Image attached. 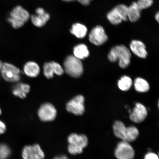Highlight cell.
Here are the masks:
<instances>
[{
	"mask_svg": "<svg viewBox=\"0 0 159 159\" xmlns=\"http://www.w3.org/2000/svg\"><path fill=\"white\" fill-rule=\"evenodd\" d=\"M30 17L28 11L21 6H18L11 11L8 21L14 28L17 29L23 27Z\"/></svg>",
	"mask_w": 159,
	"mask_h": 159,
	"instance_id": "obj_2",
	"label": "cell"
},
{
	"mask_svg": "<svg viewBox=\"0 0 159 159\" xmlns=\"http://www.w3.org/2000/svg\"><path fill=\"white\" fill-rule=\"evenodd\" d=\"M19 86L20 87L24 92H25L26 94L27 93H29L30 91V85L27 84H23V83H20V84H19Z\"/></svg>",
	"mask_w": 159,
	"mask_h": 159,
	"instance_id": "obj_30",
	"label": "cell"
},
{
	"mask_svg": "<svg viewBox=\"0 0 159 159\" xmlns=\"http://www.w3.org/2000/svg\"><path fill=\"white\" fill-rule=\"evenodd\" d=\"M1 114V109H0V115Z\"/></svg>",
	"mask_w": 159,
	"mask_h": 159,
	"instance_id": "obj_38",
	"label": "cell"
},
{
	"mask_svg": "<svg viewBox=\"0 0 159 159\" xmlns=\"http://www.w3.org/2000/svg\"><path fill=\"white\" fill-rule=\"evenodd\" d=\"M69 144L75 145L84 149L88 145V139L85 135L73 133L69 135L67 139Z\"/></svg>",
	"mask_w": 159,
	"mask_h": 159,
	"instance_id": "obj_12",
	"label": "cell"
},
{
	"mask_svg": "<svg viewBox=\"0 0 159 159\" xmlns=\"http://www.w3.org/2000/svg\"><path fill=\"white\" fill-rule=\"evenodd\" d=\"M144 159H159V158L158 155L155 153L150 152L145 155Z\"/></svg>",
	"mask_w": 159,
	"mask_h": 159,
	"instance_id": "obj_31",
	"label": "cell"
},
{
	"mask_svg": "<svg viewBox=\"0 0 159 159\" xmlns=\"http://www.w3.org/2000/svg\"><path fill=\"white\" fill-rule=\"evenodd\" d=\"M114 8L122 19L123 21L128 20V7L124 4L117 5Z\"/></svg>",
	"mask_w": 159,
	"mask_h": 159,
	"instance_id": "obj_23",
	"label": "cell"
},
{
	"mask_svg": "<svg viewBox=\"0 0 159 159\" xmlns=\"http://www.w3.org/2000/svg\"><path fill=\"white\" fill-rule=\"evenodd\" d=\"M134 87L135 90L139 93L147 92L150 89V85L148 81L140 77L135 80Z\"/></svg>",
	"mask_w": 159,
	"mask_h": 159,
	"instance_id": "obj_20",
	"label": "cell"
},
{
	"mask_svg": "<svg viewBox=\"0 0 159 159\" xmlns=\"http://www.w3.org/2000/svg\"><path fill=\"white\" fill-rule=\"evenodd\" d=\"M1 73L3 78L9 82H15L20 80V70L13 65L3 63Z\"/></svg>",
	"mask_w": 159,
	"mask_h": 159,
	"instance_id": "obj_6",
	"label": "cell"
},
{
	"mask_svg": "<svg viewBox=\"0 0 159 159\" xmlns=\"http://www.w3.org/2000/svg\"><path fill=\"white\" fill-rule=\"evenodd\" d=\"M84 102V98L82 95H77L67 103L66 110L77 116L82 115L85 112Z\"/></svg>",
	"mask_w": 159,
	"mask_h": 159,
	"instance_id": "obj_5",
	"label": "cell"
},
{
	"mask_svg": "<svg viewBox=\"0 0 159 159\" xmlns=\"http://www.w3.org/2000/svg\"><path fill=\"white\" fill-rule=\"evenodd\" d=\"M70 33L79 39H83L86 35L87 28L81 24L77 23L73 24L70 30Z\"/></svg>",
	"mask_w": 159,
	"mask_h": 159,
	"instance_id": "obj_17",
	"label": "cell"
},
{
	"mask_svg": "<svg viewBox=\"0 0 159 159\" xmlns=\"http://www.w3.org/2000/svg\"><path fill=\"white\" fill-rule=\"evenodd\" d=\"M11 153L8 147L3 144H0V159H6Z\"/></svg>",
	"mask_w": 159,
	"mask_h": 159,
	"instance_id": "obj_26",
	"label": "cell"
},
{
	"mask_svg": "<svg viewBox=\"0 0 159 159\" xmlns=\"http://www.w3.org/2000/svg\"><path fill=\"white\" fill-rule=\"evenodd\" d=\"M155 19H156V21L159 23V14L158 12L156 13V16H155Z\"/></svg>",
	"mask_w": 159,
	"mask_h": 159,
	"instance_id": "obj_35",
	"label": "cell"
},
{
	"mask_svg": "<svg viewBox=\"0 0 159 159\" xmlns=\"http://www.w3.org/2000/svg\"><path fill=\"white\" fill-rule=\"evenodd\" d=\"M130 115V120L136 124L142 123L148 116V111L146 107L140 103H137Z\"/></svg>",
	"mask_w": 159,
	"mask_h": 159,
	"instance_id": "obj_10",
	"label": "cell"
},
{
	"mask_svg": "<svg viewBox=\"0 0 159 159\" xmlns=\"http://www.w3.org/2000/svg\"><path fill=\"white\" fill-rule=\"evenodd\" d=\"M36 15L31 16L32 22L35 26L41 27L43 26L50 19V15L42 8H39L35 10Z\"/></svg>",
	"mask_w": 159,
	"mask_h": 159,
	"instance_id": "obj_11",
	"label": "cell"
},
{
	"mask_svg": "<svg viewBox=\"0 0 159 159\" xmlns=\"http://www.w3.org/2000/svg\"><path fill=\"white\" fill-rule=\"evenodd\" d=\"M6 130L5 125L0 120V134H3Z\"/></svg>",
	"mask_w": 159,
	"mask_h": 159,
	"instance_id": "obj_32",
	"label": "cell"
},
{
	"mask_svg": "<svg viewBox=\"0 0 159 159\" xmlns=\"http://www.w3.org/2000/svg\"><path fill=\"white\" fill-rule=\"evenodd\" d=\"M141 17V11L139 9L136 2H133L128 7V19L131 22L134 23L138 21Z\"/></svg>",
	"mask_w": 159,
	"mask_h": 159,
	"instance_id": "obj_15",
	"label": "cell"
},
{
	"mask_svg": "<svg viewBox=\"0 0 159 159\" xmlns=\"http://www.w3.org/2000/svg\"><path fill=\"white\" fill-rule=\"evenodd\" d=\"M79 2L84 6H88L93 0H77Z\"/></svg>",
	"mask_w": 159,
	"mask_h": 159,
	"instance_id": "obj_33",
	"label": "cell"
},
{
	"mask_svg": "<svg viewBox=\"0 0 159 159\" xmlns=\"http://www.w3.org/2000/svg\"><path fill=\"white\" fill-rule=\"evenodd\" d=\"M130 49L137 56L142 58H146L148 55L146 50V47L142 41L134 40L130 44Z\"/></svg>",
	"mask_w": 159,
	"mask_h": 159,
	"instance_id": "obj_13",
	"label": "cell"
},
{
	"mask_svg": "<svg viewBox=\"0 0 159 159\" xmlns=\"http://www.w3.org/2000/svg\"><path fill=\"white\" fill-rule=\"evenodd\" d=\"M24 71L28 76L35 77L38 76L40 69L39 65L34 61H29L24 67Z\"/></svg>",
	"mask_w": 159,
	"mask_h": 159,
	"instance_id": "obj_14",
	"label": "cell"
},
{
	"mask_svg": "<svg viewBox=\"0 0 159 159\" xmlns=\"http://www.w3.org/2000/svg\"><path fill=\"white\" fill-rule=\"evenodd\" d=\"M13 93L15 96L18 97L22 99L25 98L26 97V94L22 90L19 84L14 89Z\"/></svg>",
	"mask_w": 159,
	"mask_h": 159,
	"instance_id": "obj_29",
	"label": "cell"
},
{
	"mask_svg": "<svg viewBox=\"0 0 159 159\" xmlns=\"http://www.w3.org/2000/svg\"><path fill=\"white\" fill-rule=\"evenodd\" d=\"M132 85V81L130 77L124 76L118 81V86L119 89L123 91H128Z\"/></svg>",
	"mask_w": 159,
	"mask_h": 159,
	"instance_id": "obj_22",
	"label": "cell"
},
{
	"mask_svg": "<svg viewBox=\"0 0 159 159\" xmlns=\"http://www.w3.org/2000/svg\"><path fill=\"white\" fill-rule=\"evenodd\" d=\"M22 157L23 159H44L45 154L39 145L35 144L25 147Z\"/></svg>",
	"mask_w": 159,
	"mask_h": 159,
	"instance_id": "obj_9",
	"label": "cell"
},
{
	"mask_svg": "<svg viewBox=\"0 0 159 159\" xmlns=\"http://www.w3.org/2000/svg\"><path fill=\"white\" fill-rule=\"evenodd\" d=\"M39 116L41 121L45 122H51L56 118V109L50 103L43 104L39 109Z\"/></svg>",
	"mask_w": 159,
	"mask_h": 159,
	"instance_id": "obj_8",
	"label": "cell"
},
{
	"mask_svg": "<svg viewBox=\"0 0 159 159\" xmlns=\"http://www.w3.org/2000/svg\"><path fill=\"white\" fill-rule=\"evenodd\" d=\"M64 70L70 76L78 78L83 74V67L81 60L70 55L67 57L64 62Z\"/></svg>",
	"mask_w": 159,
	"mask_h": 159,
	"instance_id": "obj_3",
	"label": "cell"
},
{
	"mask_svg": "<svg viewBox=\"0 0 159 159\" xmlns=\"http://www.w3.org/2000/svg\"><path fill=\"white\" fill-rule=\"evenodd\" d=\"M53 159H69V158L66 156L63 155V156L56 157Z\"/></svg>",
	"mask_w": 159,
	"mask_h": 159,
	"instance_id": "obj_34",
	"label": "cell"
},
{
	"mask_svg": "<svg viewBox=\"0 0 159 159\" xmlns=\"http://www.w3.org/2000/svg\"><path fill=\"white\" fill-rule=\"evenodd\" d=\"M132 56L129 49L122 45L115 46L111 49L108 58L111 62H115L119 60V65L121 68L125 69L129 66Z\"/></svg>",
	"mask_w": 159,
	"mask_h": 159,
	"instance_id": "obj_1",
	"label": "cell"
},
{
	"mask_svg": "<svg viewBox=\"0 0 159 159\" xmlns=\"http://www.w3.org/2000/svg\"><path fill=\"white\" fill-rule=\"evenodd\" d=\"M3 64V63L2 62V61H0V73H1L2 68Z\"/></svg>",
	"mask_w": 159,
	"mask_h": 159,
	"instance_id": "obj_36",
	"label": "cell"
},
{
	"mask_svg": "<svg viewBox=\"0 0 159 159\" xmlns=\"http://www.w3.org/2000/svg\"><path fill=\"white\" fill-rule=\"evenodd\" d=\"M62 1L66 2H70L76 1V0H62Z\"/></svg>",
	"mask_w": 159,
	"mask_h": 159,
	"instance_id": "obj_37",
	"label": "cell"
},
{
	"mask_svg": "<svg viewBox=\"0 0 159 159\" xmlns=\"http://www.w3.org/2000/svg\"><path fill=\"white\" fill-rule=\"evenodd\" d=\"M139 131L136 127L132 126L126 127L124 138L123 141L129 143L134 142L139 136Z\"/></svg>",
	"mask_w": 159,
	"mask_h": 159,
	"instance_id": "obj_16",
	"label": "cell"
},
{
	"mask_svg": "<svg viewBox=\"0 0 159 159\" xmlns=\"http://www.w3.org/2000/svg\"><path fill=\"white\" fill-rule=\"evenodd\" d=\"M68 150L70 154L72 155H76L82 153L83 149L74 145L69 144Z\"/></svg>",
	"mask_w": 159,
	"mask_h": 159,
	"instance_id": "obj_27",
	"label": "cell"
},
{
	"mask_svg": "<svg viewBox=\"0 0 159 159\" xmlns=\"http://www.w3.org/2000/svg\"><path fill=\"white\" fill-rule=\"evenodd\" d=\"M55 74L58 75H62L64 73V70L60 65L55 61L51 62Z\"/></svg>",
	"mask_w": 159,
	"mask_h": 159,
	"instance_id": "obj_28",
	"label": "cell"
},
{
	"mask_svg": "<svg viewBox=\"0 0 159 159\" xmlns=\"http://www.w3.org/2000/svg\"><path fill=\"white\" fill-rule=\"evenodd\" d=\"M115 156L118 159H134L135 152L130 143L122 141L117 144Z\"/></svg>",
	"mask_w": 159,
	"mask_h": 159,
	"instance_id": "obj_4",
	"label": "cell"
},
{
	"mask_svg": "<svg viewBox=\"0 0 159 159\" xmlns=\"http://www.w3.org/2000/svg\"><path fill=\"white\" fill-rule=\"evenodd\" d=\"M136 3L139 9L141 11L150 7L153 3V0H138Z\"/></svg>",
	"mask_w": 159,
	"mask_h": 159,
	"instance_id": "obj_25",
	"label": "cell"
},
{
	"mask_svg": "<svg viewBox=\"0 0 159 159\" xmlns=\"http://www.w3.org/2000/svg\"><path fill=\"white\" fill-rule=\"evenodd\" d=\"M113 129L115 136L123 141L126 129L124 123L120 121H116L113 125Z\"/></svg>",
	"mask_w": 159,
	"mask_h": 159,
	"instance_id": "obj_19",
	"label": "cell"
},
{
	"mask_svg": "<svg viewBox=\"0 0 159 159\" xmlns=\"http://www.w3.org/2000/svg\"><path fill=\"white\" fill-rule=\"evenodd\" d=\"M89 39L93 44L100 46L106 42L108 37L104 28L100 25H97L91 30L89 34Z\"/></svg>",
	"mask_w": 159,
	"mask_h": 159,
	"instance_id": "obj_7",
	"label": "cell"
},
{
	"mask_svg": "<svg viewBox=\"0 0 159 159\" xmlns=\"http://www.w3.org/2000/svg\"><path fill=\"white\" fill-rule=\"evenodd\" d=\"M107 18L109 21L114 25L120 24L123 20L114 8L107 14Z\"/></svg>",
	"mask_w": 159,
	"mask_h": 159,
	"instance_id": "obj_21",
	"label": "cell"
},
{
	"mask_svg": "<svg viewBox=\"0 0 159 159\" xmlns=\"http://www.w3.org/2000/svg\"><path fill=\"white\" fill-rule=\"evenodd\" d=\"M43 74L48 79L52 78L55 73L51 62L45 63L43 65Z\"/></svg>",
	"mask_w": 159,
	"mask_h": 159,
	"instance_id": "obj_24",
	"label": "cell"
},
{
	"mask_svg": "<svg viewBox=\"0 0 159 159\" xmlns=\"http://www.w3.org/2000/svg\"><path fill=\"white\" fill-rule=\"evenodd\" d=\"M74 56L80 59H84L89 57V53L87 46L80 44L76 46L73 49Z\"/></svg>",
	"mask_w": 159,
	"mask_h": 159,
	"instance_id": "obj_18",
	"label": "cell"
}]
</instances>
